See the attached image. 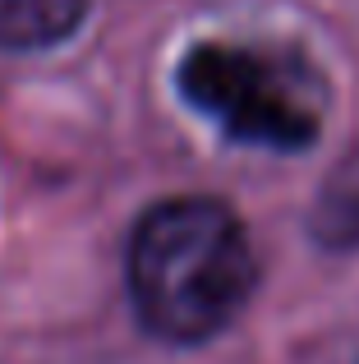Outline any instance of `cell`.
<instances>
[{"label":"cell","instance_id":"cell-3","mask_svg":"<svg viewBox=\"0 0 359 364\" xmlns=\"http://www.w3.org/2000/svg\"><path fill=\"white\" fill-rule=\"evenodd\" d=\"M88 14V0H0V46H55Z\"/></svg>","mask_w":359,"mask_h":364},{"label":"cell","instance_id":"cell-4","mask_svg":"<svg viewBox=\"0 0 359 364\" xmlns=\"http://www.w3.org/2000/svg\"><path fill=\"white\" fill-rule=\"evenodd\" d=\"M318 235L332 245H355L359 240V157L346 161L341 176L327 185L323 208H318Z\"/></svg>","mask_w":359,"mask_h":364},{"label":"cell","instance_id":"cell-1","mask_svg":"<svg viewBox=\"0 0 359 364\" xmlns=\"http://www.w3.org/2000/svg\"><path fill=\"white\" fill-rule=\"evenodd\" d=\"M125 282L153 337L198 346L240 318L258 286V258L231 203L180 194L138 217L125 249Z\"/></svg>","mask_w":359,"mask_h":364},{"label":"cell","instance_id":"cell-2","mask_svg":"<svg viewBox=\"0 0 359 364\" xmlns=\"http://www.w3.org/2000/svg\"><path fill=\"white\" fill-rule=\"evenodd\" d=\"M180 97L226 139L267 152H304L327 116V83L290 46L198 42L180 55Z\"/></svg>","mask_w":359,"mask_h":364}]
</instances>
